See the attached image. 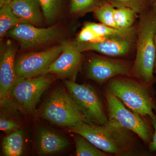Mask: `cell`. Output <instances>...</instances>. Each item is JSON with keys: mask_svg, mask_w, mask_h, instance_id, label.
<instances>
[{"mask_svg": "<svg viewBox=\"0 0 156 156\" xmlns=\"http://www.w3.org/2000/svg\"><path fill=\"white\" fill-rule=\"evenodd\" d=\"M68 130L83 135L95 147L110 154L117 156L147 154L138 147V136L114 120L108 119L102 126L84 123Z\"/></svg>", "mask_w": 156, "mask_h": 156, "instance_id": "6da1fadb", "label": "cell"}, {"mask_svg": "<svg viewBox=\"0 0 156 156\" xmlns=\"http://www.w3.org/2000/svg\"><path fill=\"white\" fill-rule=\"evenodd\" d=\"M156 14L151 9L139 14L134 64L129 76L147 84L155 83L154 66L156 50Z\"/></svg>", "mask_w": 156, "mask_h": 156, "instance_id": "7a4b0ae2", "label": "cell"}, {"mask_svg": "<svg viewBox=\"0 0 156 156\" xmlns=\"http://www.w3.org/2000/svg\"><path fill=\"white\" fill-rule=\"evenodd\" d=\"M105 91L112 93L132 111L152 118L156 111V91L154 84H147L128 76H119L106 83Z\"/></svg>", "mask_w": 156, "mask_h": 156, "instance_id": "3957f363", "label": "cell"}, {"mask_svg": "<svg viewBox=\"0 0 156 156\" xmlns=\"http://www.w3.org/2000/svg\"><path fill=\"white\" fill-rule=\"evenodd\" d=\"M38 115L53 126L69 128L87 123L82 111L66 89L58 87L42 104Z\"/></svg>", "mask_w": 156, "mask_h": 156, "instance_id": "277c9868", "label": "cell"}, {"mask_svg": "<svg viewBox=\"0 0 156 156\" xmlns=\"http://www.w3.org/2000/svg\"><path fill=\"white\" fill-rule=\"evenodd\" d=\"M56 78L47 74L34 78H17L11 87L9 96L23 115H34L42 95Z\"/></svg>", "mask_w": 156, "mask_h": 156, "instance_id": "5b68a950", "label": "cell"}, {"mask_svg": "<svg viewBox=\"0 0 156 156\" xmlns=\"http://www.w3.org/2000/svg\"><path fill=\"white\" fill-rule=\"evenodd\" d=\"M105 97L108 119L114 120L134 132L148 146L152 139L154 132L150 117L143 116L129 109L110 92L105 91Z\"/></svg>", "mask_w": 156, "mask_h": 156, "instance_id": "8992f818", "label": "cell"}, {"mask_svg": "<svg viewBox=\"0 0 156 156\" xmlns=\"http://www.w3.org/2000/svg\"><path fill=\"white\" fill-rule=\"evenodd\" d=\"M65 85L88 124L102 126L108 121L107 110L94 88L89 84L65 80Z\"/></svg>", "mask_w": 156, "mask_h": 156, "instance_id": "52a82bcc", "label": "cell"}, {"mask_svg": "<svg viewBox=\"0 0 156 156\" xmlns=\"http://www.w3.org/2000/svg\"><path fill=\"white\" fill-rule=\"evenodd\" d=\"M133 64L134 60L92 54L87 60L86 75L102 85L117 76L128 75Z\"/></svg>", "mask_w": 156, "mask_h": 156, "instance_id": "ba28073f", "label": "cell"}, {"mask_svg": "<svg viewBox=\"0 0 156 156\" xmlns=\"http://www.w3.org/2000/svg\"><path fill=\"white\" fill-rule=\"evenodd\" d=\"M19 42L21 50H28L57 41L61 36L56 26L39 28L27 23L21 22L13 27L5 36Z\"/></svg>", "mask_w": 156, "mask_h": 156, "instance_id": "9c48e42d", "label": "cell"}, {"mask_svg": "<svg viewBox=\"0 0 156 156\" xmlns=\"http://www.w3.org/2000/svg\"><path fill=\"white\" fill-rule=\"evenodd\" d=\"M62 44L47 50L23 54L15 59L17 78H31L44 75L46 70L62 52Z\"/></svg>", "mask_w": 156, "mask_h": 156, "instance_id": "30bf717a", "label": "cell"}, {"mask_svg": "<svg viewBox=\"0 0 156 156\" xmlns=\"http://www.w3.org/2000/svg\"><path fill=\"white\" fill-rule=\"evenodd\" d=\"M61 44L63 48L61 54L46 70L44 75H54L56 77L76 82L83 63V55L73 41H64Z\"/></svg>", "mask_w": 156, "mask_h": 156, "instance_id": "8fae6325", "label": "cell"}, {"mask_svg": "<svg viewBox=\"0 0 156 156\" xmlns=\"http://www.w3.org/2000/svg\"><path fill=\"white\" fill-rule=\"evenodd\" d=\"M136 39L126 38H104L100 41L73 43L82 53L93 51L104 56L114 58H125L135 52Z\"/></svg>", "mask_w": 156, "mask_h": 156, "instance_id": "7c38bea8", "label": "cell"}, {"mask_svg": "<svg viewBox=\"0 0 156 156\" xmlns=\"http://www.w3.org/2000/svg\"><path fill=\"white\" fill-rule=\"evenodd\" d=\"M36 148L40 155H52L61 153L70 145L68 139L54 129L40 125L35 136Z\"/></svg>", "mask_w": 156, "mask_h": 156, "instance_id": "4fadbf2b", "label": "cell"}, {"mask_svg": "<svg viewBox=\"0 0 156 156\" xmlns=\"http://www.w3.org/2000/svg\"><path fill=\"white\" fill-rule=\"evenodd\" d=\"M16 47L11 41L4 45L1 54L0 61V98L9 96L17 79L15 74Z\"/></svg>", "mask_w": 156, "mask_h": 156, "instance_id": "5bb4252c", "label": "cell"}, {"mask_svg": "<svg viewBox=\"0 0 156 156\" xmlns=\"http://www.w3.org/2000/svg\"><path fill=\"white\" fill-rule=\"evenodd\" d=\"M21 22L34 25L43 23V13L38 0H13L9 4Z\"/></svg>", "mask_w": 156, "mask_h": 156, "instance_id": "9a60e30c", "label": "cell"}, {"mask_svg": "<svg viewBox=\"0 0 156 156\" xmlns=\"http://www.w3.org/2000/svg\"><path fill=\"white\" fill-rule=\"evenodd\" d=\"M0 129L7 134L22 128L23 114L9 96L1 99Z\"/></svg>", "mask_w": 156, "mask_h": 156, "instance_id": "2e32d148", "label": "cell"}, {"mask_svg": "<svg viewBox=\"0 0 156 156\" xmlns=\"http://www.w3.org/2000/svg\"><path fill=\"white\" fill-rule=\"evenodd\" d=\"M84 25L93 30L99 36L104 38H126L136 39L137 23L131 28L115 29L109 27L101 23L87 22Z\"/></svg>", "mask_w": 156, "mask_h": 156, "instance_id": "e0dca14e", "label": "cell"}, {"mask_svg": "<svg viewBox=\"0 0 156 156\" xmlns=\"http://www.w3.org/2000/svg\"><path fill=\"white\" fill-rule=\"evenodd\" d=\"M25 136L22 128L7 134L2 142L3 154L5 156L22 155L25 148Z\"/></svg>", "mask_w": 156, "mask_h": 156, "instance_id": "ac0fdd59", "label": "cell"}, {"mask_svg": "<svg viewBox=\"0 0 156 156\" xmlns=\"http://www.w3.org/2000/svg\"><path fill=\"white\" fill-rule=\"evenodd\" d=\"M73 138L77 156H107L108 154L95 147L83 135L73 133Z\"/></svg>", "mask_w": 156, "mask_h": 156, "instance_id": "d6986e66", "label": "cell"}, {"mask_svg": "<svg viewBox=\"0 0 156 156\" xmlns=\"http://www.w3.org/2000/svg\"><path fill=\"white\" fill-rule=\"evenodd\" d=\"M113 16L115 22L119 28L128 29L136 24L139 14L130 8L121 7L115 8Z\"/></svg>", "mask_w": 156, "mask_h": 156, "instance_id": "ffe728a7", "label": "cell"}, {"mask_svg": "<svg viewBox=\"0 0 156 156\" xmlns=\"http://www.w3.org/2000/svg\"><path fill=\"white\" fill-rule=\"evenodd\" d=\"M21 20L14 14L9 4H5L0 10V36H5L6 33L18 23Z\"/></svg>", "mask_w": 156, "mask_h": 156, "instance_id": "44dd1931", "label": "cell"}, {"mask_svg": "<svg viewBox=\"0 0 156 156\" xmlns=\"http://www.w3.org/2000/svg\"><path fill=\"white\" fill-rule=\"evenodd\" d=\"M115 8L110 3L105 2L95 9L94 12L96 19L100 23L115 29L119 28L115 22L113 12Z\"/></svg>", "mask_w": 156, "mask_h": 156, "instance_id": "7402d4cb", "label": "cell"}, {"mask_svg": "<svg viewBox=\"0 0 156 156\" xmlns=\"http://www.w3.org/2000/svg\"><path fill=\"white\" fill-rule=\"evenodd\" d=\"M105 2L100 0H71L69 11L74 15H81L93 11Z\"/></svg>", "mask_w": 156, "mask_h": 156, "instance_id": "603a6c76", "label": "cell"}, {"mask_svg": "<svg viewBox=\"0 0 156 156\" xmlns=\"http://www.w3.org/2000/svg\"><path fill=\"white\" fill-rule=\"evenodd\" d=\"M115 8L125 7L130 8L140 14L151 9V0H105Z\"/></svg>", "mask_w": 156, "mask_h": 156, "instance_id": "cb8c5ba5", "label": "cell"}, {"mask_svg": "<svg viewBox=\"0 0 156 156\" xmlns=\"http://www.w3.org/2000/svg\"><path fill=\"white\" fill-rule=\"evenodd\" d=\"M38 1L45 19L49 23H52L57 18L59 14L62 0Z\"/></svg>", "mask_w": 156, "mask_h": 156, "instance_id": "d4e9b609", "label": "cell"}, {"mask_svg": "<svg viewBox=\"0 0 156 156\" xmlns=\"http://www.w3.org/2000/svg\"><path fill=\"white\" fill-rule=\"evenodd\" d=\"M103 39V37L98 35L92 29L84 25L78 34L76 41L79 43L95 42L100 41Z\"/></svg>", "mask_w": 156, "mask_h": 156, "instance_id": "484cf974", "label": "cell"}, {"mask_svg": "<svg viewBox=\"0 0 156 156\" xmlns=\"http://www.w3.org/2000/svg\"><path fill=\"white\" fill-rule=\"evenodd\" d=\"M151 120L154 128V132L152 139L150 143L148 145V147L150 151L154 153L156 152V111L155 112L154 116L151 118Z\"/></svg>", "mask_w": 156, "mask_h": 156, "instance_id": "4316f807", "label": "cell"}, {"mask_svg": "<svg viewBox=\"0 0 156 156\" xmlns=\"http://www.w3.org/2000/svg\"><path fill=\"white\" fill-rule=\"evenodd\" d=\"M151 9L156 14V0H151Z\"/></svg>", "mask_w": 156, "mask_h": 156, "instance_id": "83f0119b", "label": "cell"}, {"mask_svg": "<svg viewBox=\"0 0 156 156\" xmlns=\"http://www.w3.org/2000/svg\"><path fill=\"white\" fill-rule=\"evenodd\" d=\"M154 42L155 45V50H156V55H155V59L154 66V73L156 74V33L154 37Z\"/></svg>", "mask_w": 156, "mask_h": 156, "instance_id": "f1b7e54d", "label": "cell"}, {"mask_svg": "<svg viewBox=\"0 0 156 156\" xmlns=\"http://www.w3.org/2000/svg\"><path fill=\"white\" fill-rule=\"evenodd\" d=\"M6 0H0V7H2L5 3Z\"/></svg>", "mask_w": 156, "mask_h": 156, "instance_id": "f546056e", "label": "cell"}, {"mask_svg": "<svg viewBox=\"0 0 156 156\" xmlns=\"http://www.w3.org/2000/svg\"><path fill=\"white\" fill-rule=\"evenodd\" d=\"M12 1H13V0H6L5 4H9Z\"/></svg>", "mask_w": 156, "mask_h": 156, "instance_id": "4dcf8cb0", "label": "cell"}, {"mask_svg": "<svg viewBox=\"0 0 156 156\" xmlns=\"http://www.w3.org/2000/svg\"><path fill=\"white\" fill-rule=\"evenodd\" d=\"M155 83H156V80H155Z\"/></svg>", "mask_w": 156, "mask_h": 156, "instance_id": "1f68e13d", "label": "cell"}]
</instances>
